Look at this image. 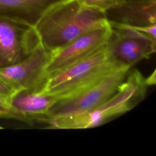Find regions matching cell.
<instances>
[{
    "mask_svg": "<svg viewBox=\"0 0 156 156\" xmlns=\"http://www.w3.org/2000/svg\"><path fill=\"white\" fill-rule=\"evenodd\" d=\"M108 23L105 12L87 7L79 0H60L44 12L34 27L43 46L53 52Z\"/></svg>",
    "mask_w": 156,
    "mask_h": 156,
    "instance_id": "cell-1",
    "label": "cell"
},
{
    "mask_svg": "<svg viewBox=\"0 0 156 156\" xmlns=\"http://www.w3.org/2000/svg\"><path fill=\"white\" fill-rule=\"evenodd\" d=\"M125 66H127L119 63L113 58L107 42L85 57L47 77L40 91L54 96L57 101L68 99Z\"/></svg>",
    "mask_w": 156,
    "mask_h": 156,
    "instance_id": "cell-2",
    "label": "cell"
},
{
    "mask_svg": "<svg viewBox=\"0 0 156 156\" xmlns=\"http://www.w3.org/2000/svg\"><path fill=\"white\" fill-rule=\"evenodd\" d=\"M147 85L144 78L137 69L128 73L117 91L105 102L88 112L46 118L41 121L49 128L83 129L94 127L113 117L134 108L145 97Z\"/></svg>",
    "mask_w": 156,
    "mask_h": 156,
    "instance_id": "cell-3",
    "label": "cell"
},
{
    "mask_svg": "<svg viewBox=\"0 0 156 156\" xmlns=\"http://www.w3.org/2000/svg\"><path fill=\"white\" fill-rule=\"evenodd\" d=\"M130 67H122L95 83L81 93L56 101L48 113L38 121L46 118L66 116L93 110L109 99L125 80Z\"/></svg>",
    "mask_w": 156,
    "mask_h": 156,
    "instance_id": "cell-4",
    "label": "cell"
},
{
    "mask_svg": "<svg viewBox=\"0 0 156 156\" xmlns=\"http://www.w3.org/2000/svg\"><path fill=\"white\" fill-rule=\"evenodd\" d=\"M40 42L34 27L0 15V68L24 59Z\"/></svg>",
    "mask_w": 156,
    "mask_h": 156,
    "instance_id": "cell-5",
    "label": "cell"
},
{
    "mask_svg": "<svg viewBox=\"0 0 156 156\" xmlns=\"http://www.w3.org/2000/svg\"><path fill=\"white\" fill-rule=\"evenodd\" d=\"M109 23L112 32L108 46L112 56L119 63L131 68L155 52L156 41L147 34L125 25Z\"/></svg>",
    "mask_w": 156,
    "mask_h": 156,
    "instance_id": "cell-6",
    "label": "cell"
},
{
    "mask_svg": "<svg viewBox=\"0 0 156 156\" xmlns=\"http://www.w3.org/2000/svg\"><path fill=\"white\" fill-rule=\"evenodd\" d=\"M51 52L40 42L24 59L0 68V78L15 91L40 90L45 79V68Z\"/></svg>",
    "mask_w": 156,
    "mask_h": 156,
    "instance_id": "cell-7",
    "label": "cell"
},
{
    "mask_svg": "<svg viewBox=\"0 0 156 156\" xmlns=\"http://www.w3.org/2000/svg\"><path fill=\"white\" fill-rule=\"evenodd\" d=\"M112 32L109 23L77 37L59 49L51 52L45 68L46 78L85 57L105 44Z\"/></svg>",
    "mask_w": 156,
    "mask_h": 156,
    "instance_id": "cell-8",
    "label": "cell"
},
{
    "mask_svg": "<svg viewBox=\"0 0 156 156\" xmlns=\"http://www.w3.org/2000/svg\"><path fill=\"white\" fill-rule=\"evenodd\" d=\"M105 14L110 23L137 27L156 24V0H124Z\"/></svg>",
    "mask_w": 156,
    "mask_h": 156,
    "instance_id": "cell-9",
    "label": "cell"
},
{
    "mask_svg": "<svg viewBox=\"0 0 156 156\" xmlns=\"http://www.w3.org/2000/svg\"><path fill=\"white\" fill-rule=\"evenodd\" d=\"M56 101L55 98L40 90H20L10 98L11 105L26 117L32 124L45 116Z\"/></svg>",
    "mask_w": 156,
    "mask_h": 156,
    "instance_id": "cell-10",
    "label": "cell"
},
{
    "mask_svg": "<svg viewBox=\"0 0 156 156\" xmlns=\"http://www.w3.org/2000/svg\"><path fill=\"white\" fill-rule=\"evenodd\" d=\"M60 0H0V15L34 27L44 12Z\"/></svg>",
    "mask_w": 156,
    "mask_h": 156,
    "instance_id": "cell-11",
    "label": "cell"
},
{
    "mask_svg": "<svg viewBox=\"0 0 156 156\" xmlns=\"http://www.w3.org/2000/svg\"><path fill=\"white\" fill-rule=\"evenodd\" d=\"M10 98L0 96V118L13 119L32 125L29 120L16 110L10 103Z\"/></svg>",
    "mask_w": 156,
    "mask_h": 156,
    "instance_id": "cell-12",
    "label": "cell"
},
{
    "mask_svg": "<svg viewBox=\"0 0 156 156\" xmlns=\"http://www.w3.org/2000/svg\"><path fill=\"white\" fill-rule=\"evenodd\" d=\"M83 5L105 12L110 9L115 7L124 0H79Z\"/></svg>",
    "mask_w": 156,
    "mask_h": 156,
    "instance_id": "cell-13",
    "label": "cell"
},
{
    "mask_svg": "<svg viewBox=\"0 0 156 156\" xmlns=\"http://www.w3.org/2000/svg\"><path fill=\"white\" fill-rule=\"evenodd\" d=\"M16 91L0 78V96L11 97Z\"/></svg>",
    "mask_w": 156,
    "mask_h": 156,
    "instance_id": "cell-14",
    "label": "cell"
},
{
    "mask_svg": "<svg viewBox=\"0 0 156 156\" xmlns=\"http://www.w3.org/2000/svg\"><path fill=\"white\" fill-rule=\"evenodd\" d=\"M145 83L147 86H151L154 85L155 84L156 80H155V70L154 71V72L151 74L149 77H147L146 79H144Z\"/></svg>",
    "mask_w": 156,
    "mask_h": 156,
    "instance_id": "cell-15",
    "label": "cell"
},
{
    "mask_svg": "<svg viewBox=\"0 0 156 156\" xmlns=\"http://www.w3.org/2000/svg\"><path fill=\"white\" fill-rule=\"evenodd\" d=\"M2 129V127H0V129Z\"/></svg>",
    "mask_w": 156,
    "mask_h": 156,
    "instance_id": "cell-16",
    "label": "cell"
}]
</instances>
